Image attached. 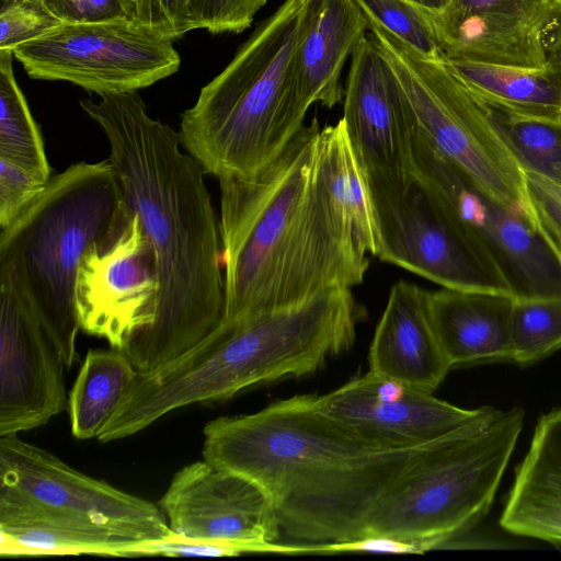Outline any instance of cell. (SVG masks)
I'll return each mask as SVG.
<instances>
[{"label":"cell","mask_w":561,"mask_h":561,"mask_svg":"<svg viewBox=\"0 0 561 561\" xmlns=\"http://www.w3.org/2000/svg\"><path fill=\"white\" fill-rule=\"evenodd\" d=\"M80 106L106 136L123 204L154 251V320L123 350L137 373H152L199 344L224 318L219 219L202 165L182 151L179 131L148 114L138 91L83 99Z\"/></svg>","instance_id":"cell-1"},{"label":"cell","mask_w":561,"mask_h":561,"mask_svg":"<svg viewBox=\"0 0 561 561\" xmlns=\"http://www.w3.org/2000/svg\"><path fill=\"white\" fill-rule=\"evenodd\" d=\"M314 398L297 394L208 422L203 457L261 488L282 534L305 543L357 539L401 471L436 440L375 442L320 412Z\"/></svg>","instance_id":"cell-2"},{"label":"cell","mask_w":561,"mask_h":561,"mask_svg":"<svg viewBox=\"0 0 561 561\" xmlns=\"http://www.w3.org/2000/svg\"><path fill=\"white\" fill-rule=\"evenodd\" d=\"M320 133L314 119L255 175L218 180L221 322L297 305L364 280L368 254L336 219L320 180Z\"/></svg>","instance_id":"cell-3"},{"label":"cell","mask_w":561,"mask_h":561,"mask_svg":"<svg viewBox=\"0 0 561 561\" xmlns=\"http://www.w3.org/2000/svg\"><path fill=\"white\" fill-rule=\"evenodd\" d=\"M363 314L351 288H334L297 305L220 322L183 356L152 373H137L103 435L126 438L179 408L314 374L353 346Z\"/></svg>","instance_id":"cell-4"},{"label":"cell","mask_w":561,"mask_h":561,"mask_svg":"<svg viewBox=\"0 0 561 561\" xmlns=\"http://www.w3.org/2000/svg\"><path fill=\"white\" fill-rule=\"evenodd\" d=\"M318 3L285 0L181 114V145L206 174L253 176L304 128L297 49Z\"/></svg>","instance_id":"cell-5"},{"label":"cell","mask_w":561,"mask_h":561,"mask_svg":"<svg viewBox=\"0 0 561 561\" xmlns=\"http://www.w3.org/2000/svg\"><path fill=\"white\" fill-rule=\"evenodd\" d=\"M129 219L112 163L82 161L50 178L42 195L1 229L0 287L32 309L67 369L78 359L80 261L90 248L114 243Z\"/></svg>","instance_id":"cell-6"},{"label":"cell","mask_w":561,"mask_h":561,"mask_svg":"<svg viewBox=\"0 0 561 561\" xmlns=\"http://www.w3.org/2000/svg\"><path fill=\"white\" fill-rule=\"evenodd\" d=\"M522 408L484 412L433 443L379 500L365 536H386L423 553L454 542L489 512L523 430Z\"/></svg>","instance_id":"cell-7"},{"label":"cell","mask_w":561,"mask_h":561,"mask_svg":"<svg viewBox=\"0 0 561 561\" xmlns=\"http://www.w3.org/2000/svg\"><path fill=\"white\" fill-rule=\"evenodd\" d=\"M369 34L396 71L417 129L433 148L495 199L534 211L523 171L493 128L486 104L445 58L424 57L375 23Z\"/></svg>","instance_id":"cell-8"},{"label":"cell","mask_w":561,"mask_h":561,"mask_svg":"<svg viewBox=\"0 0 561 561\" xmlns=\"http://www.w3.org/2000/svg\"><path fill=\"white\" fill-rule=\"evenodd\" d=\"M412 173L490 255L513 297L561 294V251L535 213L489 195L433 148L417 126Z\"/></svg>","instance_id":"cell-9"},{"label":"cell","mask_w":561,"mask_h":561,"mask_svg":"<svg viewBox=\"0 0 561 561\" xmlns=\"http://www.w3.org/2000/svg\"><path fill=\"white\" fill-rule=\"evenodd\" d=\"M367 181L379 260L446 288L512 295L490 255L412 172Z\"/></svg>","instance_id":"cell-10"},{"label":"cell","mask_w":561,"mask_h":561,"mask_svg":"<svg viewBox=\"0 0 561 561\" xmlns=\"http://www.w3.org/2000/svg\"><path fill=\"white\" fill-rule=\"evenodd\" d=\"M173 43L135 21L62 24L13 56L32 79L70 82L103 98L175 73L181 58Z\"/></svg>","instance_id":"cell-11"},{"label":"cell","mask_w":561,"mask_h":561,"mask_svg":"<svg viewBox=\"0 0 561 561\" xmlns=\"http://www.w3.org/2000/svg\"><path fill=\"white\" fill-rule=\"evenodd\" d=\"M0 490L130 538L172 534L159 505L73 469L18 434L0 437Z\"/></svg>","instance_id":"cell-12"},{"label":"cell","mask_w":561,"mask_h":561,"mask_svg":"<svg viewBox=\"0 0 561 561\" xmlns=\"http://www.w3.org/2000/svg\"><path fill=\"white\" fill-rule=\"evenodd\" d=\"M128 214L114 243L84 253L75 286L80 330L121 351L153 323L159 294L153 248L138 216Z\"/></svg>","instance_id":"cell-13"},{"label":"cell","mask_w":561,"mask_h":561,"mask_svg":"<svg viewBox=\"0 0 561 561\" xmlns=\"http://www.w3.org/2000/svg\"><path fill=\"white\" fill-rule=\"evenodd\" d=\"M342 119L367 178L392 180L412 172L416 118L369 32L351 58Z\"/></svg>","instance_id":"cell-14"},{"label":"cell","mask_w":561,"mask_h":561,"mask_svg":"<svg viewBox=\"0 0 561 561\" xmlns=\"http://www.w3.org/2000/svg\"><path fill=\"white\" fill-rule=\"evenodd\" d=\"M323 414L375 442L408 447L435 442L479 417L486 407L469 410L433 392L371 371L316 396Z\"/></svg>","instance_id":"cell-15"},{"label":"cell","mask_w":561,"mask_h":561,"mask_svg":"<svg viewBox=\"0 0 561 561\" xmlns=\"http://www.w3.org/2000/svg\"><path fill=\"white\" fill-rule=\"evenodd\" d=\"M65 369L32 309L0 287V437L39 427L67 408Z\"/></svg>","instance_id":"cell-16"},{"label":"cell","mask_w":561,"mask_h":561,"mask_svg":"<svg viewBox=\"0 0 561 561\" xmlns=\"http://www.w3.org/2000/svg\"><path fill=\"white\" fill-rule=\"evenodd\" d=\"M159 506L171 531L185 537L274 542L282 535L261 488L205 459L174 474Z\"/></svg>","instance_id":"cell-17"},{"label":"cell","mask_w":561,"mask_h":561,"mask_svg":"<svg viewBox=\"0 0 561 561\" xmlns=\"http://www.w3.org/2000/svg\"><path fill=\"white\" fill-rule=\"evenodd\" d=\"M560 0H449L430 15L445 59L538 68Z\"/></svg>","instance_id":"cell-18"},{"label":"cell","mask_w":561,"mask_h":561,"mask_svg":"<svg viewBox=\"0 0 561 561\" xmlns=\"http://www.w3.org/2000/svg\"><path fill=\"white\" fill-rule=\"evenodd\" d=\"M369 371L433 392L453 367L435 333L427 290L400 280L389 294L369 347Z\"/></svg>","instance_id":"cell-19"},{"label":"cell","mask_w":561,"mask_h":561,"mask_svg":"<svg viewBox=\"0 0 561 561\" xmlns=\"http://www.w3.org/2000/svg\"><path fill=\"white\" fill-rule=\"evenodd\" d=\"M500 524L513 535L561 548V408L539 419Z\"/></svg>","instance_id":"cell-20"},{"label":"cell","mask_w":561,"mask_h":561,"mask_svg":"<svg viewBox=\"0 0 561 561\" xmlns=\"http://www.w3.org/2000/svg\"><path fill=\"white\" fill-rule=\"evenodd\" d=\"M513 302L512 295L491 290L427 291L431 321L451 366L511 360Z\"/></svg>","instance_id":"cell-21"},{"label":"cell","mask_w":561,"mask_h":561,"mask_svg":"<svg viewBox=\"0 0 561 561\" xmlns=\"http://www.w3.org/2000/svg\"><path fill=\"white\" fill-rule=\"evenodd\" d=\"M139 539L44 508L0 490L1 556L102 554L127 557Z\"/></svg>","instance_id":"cell-22"},{"label":"cell","mask_w":561,"mask_h":561,"mask_svg":"<svg viewBox=\"0 0 561 561\" xmlns=\"http://www.w3.org/2000/svg\"><path fill=\"white\" fill-rule=\"evenodd\" d=\"M369 31L356 0H319L297 49V70L305 100L329 108L344 96L341 73L348 56Z\"/></svg>","instance_id":"cell-23"},{"label":"cell","mask_w":561,"mask_h":561,"mask_svg":"<svg viewBox=\"0 0 561 561\" xmlns=\"http://www.w3.org/2000/svg\"><path fill=\"white\" fill-rule=\"evenodd\" d=\"M445 60L485 104L520 116L561 122V67Z\"/></svg>","instance_id":"cell-24"},{"label":"cell","mask_w":561,"mask_h":561,"mask_svg":"<svg viewBox=\"0 0 561 561\" xmlns=\"http://www.w3.org/2000/svg\"><path fill=\"white\" fill-rule=\"evenodd\" d=\"M319 174L330 206L366 254H377V232L367 175L341 118L321 128Z\"/></svg>","instance_id":"cell-25"},{"label":"cell","mask_w":561,"mask_h":561,"mask_svg":"<svg viewBox=\"0 0 561 561\" xmlns=\"http://www.w3.org/2000/svg\"><path fill=\"white\" fill-rule=\"evenodd\" d=\"M136 375L123 351H88L68 397L72 435L78 439L98 438Z\"/></svg>","instance_id":"cell-26"},{"label":"cell","mask_w":561,"mask_h":561,"mask_svg":"<svg viewBox=\"0 0 561 561\" xmlns=\"http://www.w3.org/2000/svg\"><path fill=\"white\" fill-rule=\"evenodd\" d=\"M13 58L12 51H0V158L49 181L43 136L14 77Z\"/></svg>","instance_id":"cell-27"},{"label":"cell","mask_w":561,"mask_h":561,"mask_svg":"<svg viewBox=\"0 0 561 561\" xmlns=\"http://www.w3.org/2000/svg\"><path fill=\"white\" fill-rule=\"evenodd\" d=\"M486 106L493 128L520 170L561 183V122Z\"/></svg>","instance_id":"cell-28"},{"label":"cell","mask_w":561,"mask_h":561,"mask_svg":"<svg viewBox=\"0 0 561 561\" xmlns=\"http://www.w3.org/2000/svg\"><path fill=\"white\" fill-rule=\"evenodd\" d=\"M561 347V294L515 298L511 318V360L527 365Z\"/></svg>","instance_id":"cell-29"},{"label":"cell","mask_w":561,"mask_h":561,"mask_svg":"<svg viewBox=\"0 0 561 561\" xmlns=\"http://www.w3.org/2000/svg\"><path fill=\"white\" fill-rule=\"evenodd\" d=\"M369 23H375L400 42L428 58H442L430 15L409 0H356Z\"/></svg>","instance_id":"cell-30"},{"label":"cell","mask_w":561,"mask_h":561,"mask_svg":"<svg viewBox=\"0 0 561 561\" xmlns=\"http://www.w3.org/2000/svg\"><path fill=\"white\" fill-rule=\"evenodd\" d=\"M297 545L274 542H247L224 539L191 538L172 533L160 539L136 542L128 549L127 557H234L242 553L296 554Z\"/></svg>","instance_id":"cell-31"},{"label":"cell","mask_w":561,"mask_h":561,"mask_svg":"<svg viewBox=\"0 0 561 561\" xmlns=\"http://www.w3.org/2000/svg\"><path fill=\"white\" fill-rule=\"evenodd\" d=\"M62 24L43 0H0V51L13 53Z\"/></svg>","instance_id":"cell-32"},{"label":"cell","mask_w":561,"mask_h":561,"mask_svg":"<svg viewBox=\"0 0 561 561\" xmlns=\"http://www.w3.org/2000/svg\"><path fill=\"white\" fill-rule=\"evenodd\" d=\"M267 0H191L188 13L193 28L211 34H239L251 26Z\"/></svg>","instance_id":"cell-33"},{"label":"cell","mask_w":561,"mask_h":561,"mask_svg":"<svg viewBox=\"0 0 561 561\" xmlns=\"http://www.w3.org/2000/svg\"><path fill=\"white\" fill-rule=\"evenodd\" d=\"M49 181L0 158V228L15 221L45 191Z\"/></svg>","instance_id":"cell-34"},{"label":"cell","mask_w":561,"mask_h":561,"mask_svg":"<svg viewBox=\"0 0 561 561\" xmlns=\"http://www.w3.org/2000/svg\"><path fill=\"white\" fill-rule=\"evenodd\" d=\"M191 0H133L135 22L172 41L193 31Z\"/></svg>","instance_id":"cell-35"},{"label":"cell","mask_w":561,"mask_h":561,"mask_svg":"<svg viewBox=\"0 0 561 561\" xmlns=\"http://www.w3.org/2000/svg\"><path fill=\"white\" fill-rule=\"evenodd\" d=\"M65 24L135 21L133 0H43Z\"/></svg>","instance_id":"cell-36"},{"label":"cell","mask_w":561,"mask_h":561,"mask_svg":"<svg viewBox=\"0 0 561 561\" xmlns=\"http://www.w3.org/2000/svg\"><path fill=\"white\" fill-rule=\"evenodd\" d=\"M529 204L539 222L561 251V183L523 172Z\"/></svg>","instance_id":"cell-37"},{"label":"cell","mask_w":561,"mask_h":561,"mask_svg":"<svg viewBox=\"0 0 561 561\" xmlns=\"http://www.w3.org/2000/svg\"><path fill=\"white\" fill-rule=\"evenodd\" d=\"M543 45L546 64L561 67V11L547 27Z\"/></svg>","instance_id":"cell-38"},{"label":"cell","mask_w":561,"mask_h":561,"mask_svg":"<svg viewBox=\"0 0 561 561\" xmlns=\"http://www.w3.org/2000/svg\"><path fill=\"white\" fill-rule=\"evenodd\" d=\"M422 10H424L428 15H435L442 12L445 7L448 4L449 0H409Z\"/></svg>","instance_id":"cell-39"},{"label":"cell","mask_w":561,"mask_h":561,"mask_svg":"<svg viewBox=\"0 0 561 561\" xmlns=\"http://www.w3.org/2000/svg\"><path fill=\"white\" fill-rule=\"evenodd\" d=\"M560 2H561V0H560Z\"/></svg>","instance_id":"cell-40"}]
</instances>
